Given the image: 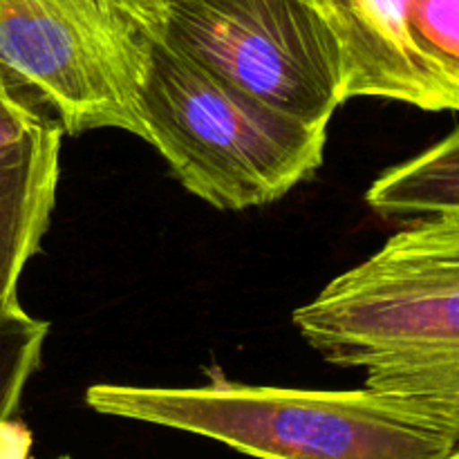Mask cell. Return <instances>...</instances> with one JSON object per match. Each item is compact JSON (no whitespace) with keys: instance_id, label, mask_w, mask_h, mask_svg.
Returning a JSON list of instances; mask_svg holds the SVG:
<instances>
[{"instance_id":"6da1fadb","label":"cell","mask_w":459,"mask_h":459,"mask_svg":"<svg viewBox=\"0 0 459 459\" xmlns=\"http://www.w3.org/2000/svg\"><path fill=\"white\" fill-rule=\"evenodd\" d=\"M325 361L366 388L459 417V215L417 222L294 312Z\"/></svg>"},{"instance_id":"7a4b0ae2","label":"cell","mask_w":459,"mask_h":459,"mask_svg":"<svg viewBox=\"0 0 459 459\" xmlns=\"http://www.w3.org/2000/svg\"><path fill=\"white\" fill-rule=\"evenodd\" d=\"M85 403L99 415L200 435L258 459H446L459 451V417L368 388L99 384Z\"/></svg>"},{"instance_id":"3957f363","label":"cell","mask_w":459,"mask_h":459,"mask_svg":"<svg viewBox=\"0 0 459 459\" xmlns=\"http://www.w3.org/2000/svg\"><path fill=\"white\" fill-rule=\"evenodd\" d=\"M139 108L143 142L215 209L272 204L323 164L327 128L242 92L164 40L151 43Z\"/></svg>"},{"instance_id":"277c9868","label":"cell","mask_w":459,"mask_h":459,"mask_svg":"<svg viewBox=\"0 0 459 459\" xmlns=\"http://www.w3.org/2000/svg\"><path fill=\"white\" fill-rule=\"evenodd\" d=\"M152 39L110 0H0V72L67 134L143 139Z\"/></svg>"},{"instance_id":"5b68a950","label":"cell","mask_w":459,"mask_h":459,"mask_svg":"<svg viewBox=\"0 0 459 459\" xmlns=\"http://www.w3.org/2000/svg\"><path fill=\"white\" fill-rule=\"evenodd\" d=\"M161 40L309 126L345 103L339 45L309 0H164Z\"/></svg>"},{"instance_id":"8992f818","label":"cell","mask_w":459,"mask_h":459,"mask_svg":"<svg viewBox=\"0 0 459 459\" xmlns=\"http://www.w3.org/2000/svg\"><path fill=\"white\" fill-rule=\"evenodd\" d=\"M343 63V99L381 97L421 110H457L459 63L417 36L411 0H316Z\"/></svg>"},{"instance_id":"52a82bcc","label":"cell","mask_w":459,"mask_h":459,"mask_svg":"<svg viewBox=\"0 0 459 459\" xmlns=\"http://www.w3.org/2000/svg\"><path fill=\"white\" fill-rule=\"evenodd\" d=\"M63 130H52L0 160V312L18 309L22 269L52 220L61 173Z\"/></svg>"},{"instance_id":"ba28073f","label":"cell","mask_w":459,"mask_h":459,"mask_svg":"<svg viewBox=\"0 0 459 459\" xmlns=\"http://www.w3.org/2000/svg\"><path fill=\"white\" fill-rule=\"evenodd\" d=\"M366 202L381 220L406 227L459 215V130L381 173Z\"/></svg>"},{"instance_id":"9c48e42d","label":"cell","mask_w":459,"mask_h":459,"mask_svg":"<svg viewBox=\"0 0 459 459\" xmlns=\"http://www.w3.org/2000/svg\"><path fill=\"white\" fill-rule=\"evenodd\" d=\"M49 323L22 307L0 312V421L13 420L27 384L39 370Z\"/></svg>"},{"instance_id":"30bf717a","label":"cell","mask_w":459,"mask_h":459,"mask_svg":"<svg viewBox=\"0 0 459 459\" xmlns=\"http://www.w3.org/2000/svg\"><path fill=\"white\" fill-rule=\"evenodd\" d=\"M58 126L25 90L0 72V160L30 146Z\"/></svg>"},{"instance_id":"8fae6325","label":"cell","mask_w":459,"mask_h":459,"mask_svg":"<svg viewBox=\"0 0 459 459\" xmlns=\"http://www.w3.org/2000/svg\"><path fill=\"white\" fill-rule=\"evenodd\" d=\"M411 21L435 54L459 63V0H411Z\"/></svg>"},{"instance_id":"7c38bea8","label":"cell","mask_w":459,"mask_h":459,"mask_svg":"<svg viewBox=\"0 0 459 459\" xmlns=\"http://www.w3.org/2000/svg\"><path fill=\"white\" fill-rule=\"evenodd\" d=\"M121 12L128 13L152 40L164 36V3L161 0H110Z\"/></svg>"},{"instance_id":"4fadbf2b","label":"cell","mask_w":459,"mask_h":459,"mask_svg":"<svg viewBox=\"0 0 459 459\" xmlns=\"http://www.w3.org/2000/svg\"><path fill=\"white\" fill-rule=\"evenodd\" d=\"M31 433L16 420L0 421V459H30Z\"/></svg>"},{"instance_id":"5bb4252c","label":"cell","mask_w":459,"mask_h":459,"mask_svg":"<svg viewBox=\"0 0 459 459\" xmlns=\"http://www.w3.org/2000/svg\"><path fill=\"white\" fill-rule=\"evenodd\" d=\"M446 459H459V451H455V453H451V455H448Z\"/></svg>"},{"instance_id":"9a60e30c","label":"cell","mask_w":459,"mask_h":459,"mask_svg":"<svg viewBox=\"0 0 459 459\" xmlns=\"http://www.w3.org/2000/svg\"><path fill=\"white\" fill-rule=\"evenodd\" d=\"M161 3H164V0H161ZM309 3H312V4H316V0H309Z\"/></svg>"},{"instance_id":"2e32d148","label":"cell","mask_w":459,"mask_h":459,"mask_svg":"<svg viewBox=\"0 0 459 459\" xmlns=\"http://www.w3.org/2000/svg\"><path fill=\"white\" fill-rule=\"evenodd\" d=\"M58 459H70V457H58Z\"/></svg>"}]
</instances>
